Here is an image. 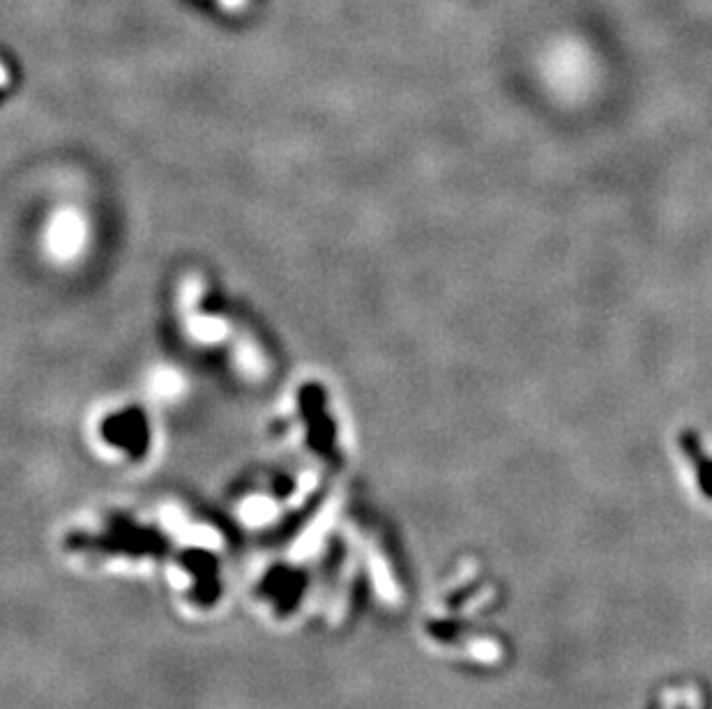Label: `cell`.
Returning a JSON list of instances; mask_svg holds the SVG:
<instances>
[]
</instances>
